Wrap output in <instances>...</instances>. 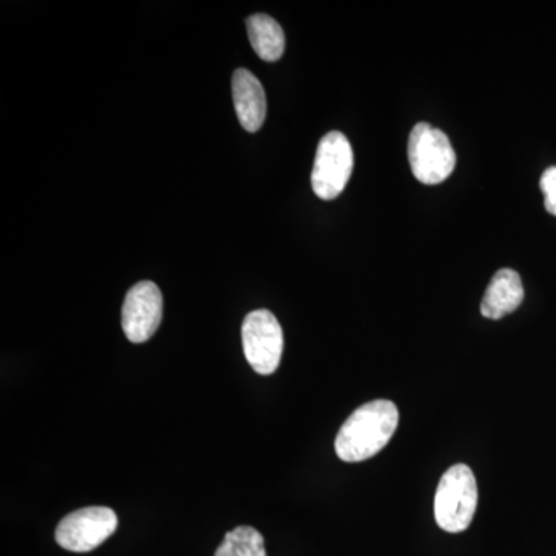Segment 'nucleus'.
<instances>
[{"label":"nucleus","mask_w":556,"mask_h":556,"mask_svg":"<svg viewBox=\"0 0 556 556\" xmlns=\"http://www.w3.org/2000/svg\"><path fill=\"white\" fill-rule=\"evenodd\" d=\"M399 412L391 401H372L348 417L336 438V453L345 463L378 455L396 433Z\"/></svg>","instance_id":"f257e3e1"},{"label":"nucleus","mask_w":556,"mask_h":556,"mask_svg":"<svg viewBox=\"0 0 556 556\" xmlns=\"http://www.w3.org/2000/svg\"><path fill=\"white\" fill-rule=\"evenodd\" d=\"M118 529V517L109 507H86L67 515L58 526L56 543L76 554L94 551Z\"/></svg>","instance_id":"39448f33"},{"label":"nucleus","mask_w":556,"mask_h":556,"mask_svg":"<svg viewBox=\"0 0 556 556\" xmlns=\"http://www.w3.org/2000/svg\"><path fill=\"white\" fill-rule=\"evenodd\" d=\"M232 97L237 116L244 130L255 134L266 118V93L260 80L247 68L236 70L232 76Z\"/></svg>","instance_id":"6e6552de"},{"label":"nucleus","mask_w":556,"mask_h":556,"mask_svg":"<svg viewBox=\"0 0 556 556\" xmlns=\"http://www.w3.org/2000/svg\"><path fill=\"white\" fill-rule=\"evenodd\" d=\"M163 318V295L153 281H139L127 292L123 305V329L134 343L148 342Z\"/></svg>","instance_id":"0eeeda50"},{"label":"nucleus","mask_w":556,"mask_h":556,"mask_svg":"<svg viewBox=\"0 0 556 556\" xmlns=\"http://www.w3.org/2000/svg\"><path fill=\"white\" fill-rule=\"evenodd\" d=\"M408 161L417 181L434 186L453 174L456 153L444 131L431 124L419 123L409 134Z\"/></svg>","instance_id":"7ed1b4c3"},{"label":"nucleus","mask_w":556,"mask_h":556,"mask_svg":"<svg viewBox=\"0 0 556 556\" xmlns=\"http://www.w3.org/2000/svg\"><path fill=\"white\" fill-rule=\"evenodd\" d=\"M248 35L252 49L266 62H276L285 53V33L280 24L266 14L249 17Z\"/></svg>","instance_id":"9d476101"},{"label":"nucleus","mask_w":556,"mask_h":556,"mask_svg":"<svg viewBox=\"0 0 556 556\" xmlns=\"http://www.w3.org/2000/svg\"><path fill=\"white\" fill-rule=\"evenodd\" d=\"M244 356L258 375H273L283 353V331L268 309L249 313L241 328Z\"/></svg>","instance_id":"423d86ee"},{"label":"nucleus","mask_w":556,"mask_h":556,"mask_svg":"<svg viewBox=\"0 0 556 556\" xmlns=\"http://www.w3.org/2000/svg\"><path fill=\"white\" fill-rule=\"evenodd\" d=\"M525 300V287L517 270H497L486 288L481 303V314L485 318L500 320L514 313Z\"/></svg>","instance_id":"1a4fd4ad"},{"label":"nucleus","mask_w":556,"mask_h":556,"mask_svg":"<svg viewBox=\"0 0 556 556\" xmlns=\"http://www.w3.org/2000/svg\"><path fill=\"white\" fill-rule=\"evenodd\" d=\"M478 484L471 468L456 464L445 471L434 497V518L442 530L459 533L473 521L478 508Z\"/></svg>","instance_id":"f03ea898"},{"label":"nucleus","mask_w":556,"mask_h":556,"mask_svg":"<svg viewBox=\"0 0 556 556\" xmlns=\"http://www.w3.org/2000/svg\"><path fill=\"white\" fill-rule=\"evenodd\" d=\"M215 556H266L265 540L254 527H237L226 533Z\"/></svg>","instance_id":"9b49d317"},{"label":"nucleus","mask_w":556,"mask_h":556,"mask_svg":"<svg viewBox=\"0 0 556 556\" xmlns=\"http://www.w3.org/2000/svg\"><path fill=\"white\" fill-rule=\"evenodd\" d=\"M353 169L354 153L350 141L340 131H329L318 142L311 175V182L318 199H338L350 181Z\"/></svg>","instance_id":"20e7f679"},{"label":"nucleus","mask_w":556,"mask_h":556,"mask_svg":"<svg viewBox=\"0 0 556 556\" xmlns=\"http://www.w3.org/2000/svg\"><path fill=\"white\" fill-rule=\"evenodd\" d=\"M541 190L544 193V206L548 214L556 217V167H548L540 181Z\"/></svg>","instance_id":"f8f14e48"}]
</instances>
